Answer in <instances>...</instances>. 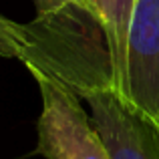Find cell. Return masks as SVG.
<instances>
[{"label": "cell", "mask_w": 159, "mask_h": 159, "mask_svg": "<svg viewBox=\"0 0 159 159\" xmlns=\"http://www.w3.org/2000/svg\"><path fill=\"white\" fill-rule=\"evenodd\" d=\"M40 91L36 153L44 159H111L101 133L83 109L81 97L66 85L32 73Z\"/></svg>", "instance_id": "1"}, {"label": "cell", "mask_w": 159, "mask_h": 159, "mask_svg": "<svg viewBox=\"0 0 159 159\" xmlns=\"http://www.w3.org/2000/svg\"><path fill=\"white\" fill-rule=\"evenodd\" d=\"M121 99L159 127V0H135Z\"/></svg>", "instance_id": "2"}, {"label": "cell", "mask_w": 159, "mask_h": 159, "mask_svg": "<svg viewBox=\"0 0 159 159\" xmlns=\"http://www.w3.org/2000/svg\"><path fill=\"white\" fill-rule=\"evenodd\" d=\"M111 159H159V127L141 117L111 87L83 95Z\"/></svg>", "instance_id": "3"}, {"label": "cell", "mask_w": 159, "mask_h": 159, "mask_svg": "<svg viewBox=\"0 0 159 159\" xmlns=\"http://www.w3.org/2000/svg\"><path fill=\"white\" fill-rule=\"evenodd\" d=\"M103 28L107 36V47L111 54L113 87L119 97L125 93V58H127L129 24L133 18L135 0H95Z\"/></svg>", "instance_id": "4"}, {"label": "cell", "mask_w": 159, "mask_h": 159, "mask_svg": "<svg viewBox=\"0 0 159 159\" xmlns=\"http://www.w3.org/2000/svg\"><path fill=\"white\" fill-rule=\"evenodd\" d=\"M30 30L28 24H20L0 14V57L4 58H20L30 48Z\"/></svg>", "instance_id": "5"}, {"label": "cell", "mask_w": 159, "mask_h": 159, "mask_svg": "<svg viewBox=\"0 0 159 159\" xmlns=\"http://www.w3.org/2000/svg\"><path fill=\"white\" fill-rule=\"evenodd\" d=\"M89 2H91V4H93V8H95V0H89ZM95 10H97V8H95Z\"/></svg>", "instance_id": "6"}]
</instances>
